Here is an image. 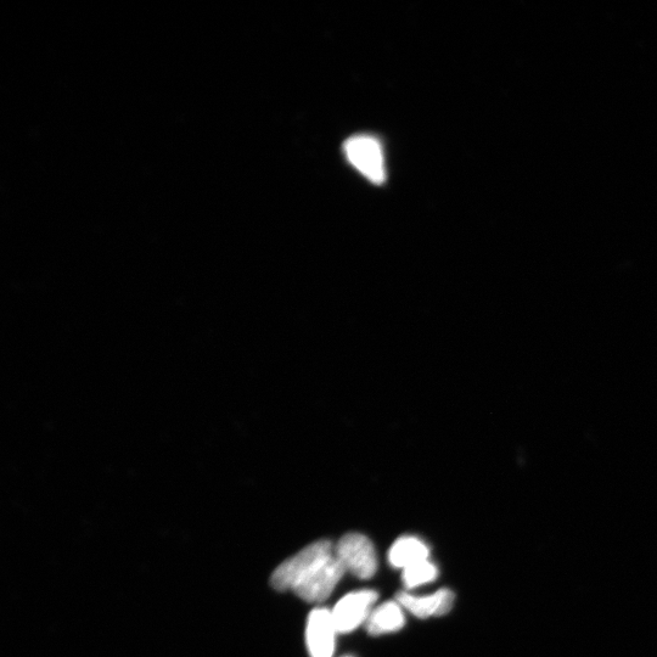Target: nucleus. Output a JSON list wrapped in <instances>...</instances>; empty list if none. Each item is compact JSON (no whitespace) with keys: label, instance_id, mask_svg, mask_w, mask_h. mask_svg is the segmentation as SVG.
Returning a JSON list of instances; mask_svg holds the SVG:
<instances>
[{"label":"nucleus","instance_id":"obj_1","mask_svg":"<svg viewBox=\"0 0 657 657\" xmlns=\"http://www.w3.org/2000/svg\"><path fill=\"white\" fill-rule=\"evenodd\" d=\"M333 543L330 541H318L302 549L301 552L284 561L277 570L273 572L271 583L279 592L292 591L302 578L322 564L323 561L333 557Z\"/></svg>","mask_w":657,"mask_h":657},{"label":"nucleus","instance_id":"obj_2","mask_svg":"<svg viewBox=\"0 0 657 657\" xmlns=\"http://www.w3.org/2000/svg\"><path fill=\"white\" fill-rule=\"evenodd\" d=\"M336 559L352 575L369 580L378 570V559L373 543L361 533H348L334 549Z\"/></svg>","mask_w":657,"mask_h":657},{"label":"nucleus","instance_id":"obj_3","mask_svg":"<svg viewBox=\"0 0 657 657\" xmlns=\"http://www.w3.org/2000/svg\"><path fill=\"white\" fill-rule=\"evenodd\" d=\"M345 154L350 164L374 184H383L386 178L383 146L370 136H356L347 140Z\"/></svg>","mask_w":657,"mask_h":657},{"label":"nucleus","instance_id":"obj_4","mask_svg":"<svg viewBox=\"0 0 657 657\" xmlns=\"http://www.w3.org/2000/svg\"><path fill=\"white\" fill-rule=\"evenodd\" d=\"M345 572L344 566L340 564L334 554L333 557L314 567L310 574L302 578L292 591L307 603H322L333 593Z\"/></svg>","mask_w":657,"mask_h":657},{"label":"nucleus","instance_id":"obj_5","mask_svg":"<svg viewBox=\"0 0 657 657\" xmlns=\"http://www.w3.org/2000/svg\"><path fill=\"white\" fill-rule=\"evenodd\" d=\"M378 593L374 591H358L347 594L335 605L331 614L339 633H351L363 623H367L372 615Z\"/></svg>","mask_w":657,"mask_h":657},{"label":"nucleus","instance_id":"obj_6","mask_svg":"<svg viewBox=\"0 0 657 657\" xmlns=\"http://www.w3.org/2000/svg\"><path fill=\"white\" fill-rule=\"evenodd\" d=\"M336 630L333 614L327 609L313 610L308 616L306 640L311 657H333Z\"/></svg>","mask_w":657,"mask_h":657},{"label":"nucleus","instance_id":"obj_7","mask_svg":"<svg viewBox=\"0 0 657 657\" xmlns=\"http://www.w3.org/2000/svg\"><path fill=\"white\" fill-rule=\"evenodd\" d=\"M454 593L449 589H441L429 597H414L412 594L400 593L397 602L402 608L412 612L419 619H428L432 616H443L452 610L454 605Z\"/></svg>","mask_w":657,"mask_h":657},{"label":"nucleus","instance_id":"obj_8","mask_svg":"<svg viewBox=\"0 0 657 657\" xmlns=\"http://www.w3.org/2000/svg\"><path fill=\"white\" fill-rule=\"evenodd\" d=\"M406 623L403 608L398 602H386L374 609L365 627L372 636L400 631Z\"/></svg>","mask_w":657,"mask_h":657},{"label":"nucleus","instance_id":"obj_9","mask_svg":"<svg viewBox=\"0 0 657 657\" xmlns=\"http://www.w3.org/2000/svg\"><path fill=\"white\" fill-rule=\"evenodd\" d=\"M430 550L426 544L417 537L406 536L397 539L390 549L389 560L393 567L407 569V567L429 560Z\"/></svg>","mask_w":657,"mask_h":657},{"label":"nucleus","instance_id":"obj_10","mask_svg":"<svg viewBox=\"0 0 657 657\" xmlns=\"http://www.w3.org/2000/svg\"><path fill=\"white\" fill-rule=\"evenodd\" d=\"M437 577V567L430 560H424L404 569L402 580L406 587L411 589L423 586L425 583L434 582Z\"/></svg>","mask_w":657,"mask_h":657},{"label":"nucleus","instance_id":"obj_11","mask_svg":"<svg viewBox=\"0 0 657 657\" xmlns=\"http://www.w3.org/2000/svg\"><path fill=\"white\" fill-rule=\"evenodd\" d=\"M345 657H352V656H345Z\"/></svg>","mask_w":657,"mask_h":657}]
</instances>
